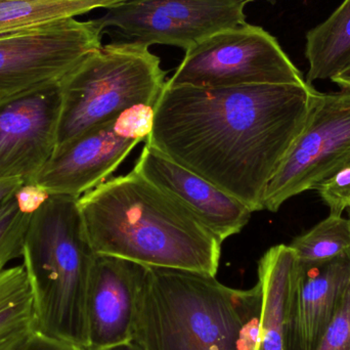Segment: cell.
Segmentation results:
<instances>
[{"mask_svg": "<svg viewBox=\"0 0 350 350\" xmlns=\"http://www.w3.org/2000/svg\"><path fill=\"white\" fill-rule=\"evenodd\" d=\"M298 271L299 261L290 245L271 247L259 260L262 306L256 350H292V308Z\"/></svg>", "mask_w": 350, "mask_h": 350, "instance_id": "cell-15", "label": "cell"}, {"mask_svg": "<svg viewBox=\"0 0 350 350\" xmlns=\"http://www.w3.org/2000/svg\"><path fill=\"white\" fill-rule=\"evenodd\" d=\"M150 47L113 41L86 55L59 81L62 107L55 153L139 105L155 107L166 84Z\"/></svg>", "mask_w": 350, "mask_h": 350, "instance_id": "cell-5", "label": "cell"}, {"mask_svg": "<svg viewBox=\"0 0 350 350\" xmlns=\"http://www.w3.org/2000/svg\"><path fill=\"white\" fill-rule=\"evenodd\" d=\"M49 193L36 183H23L14 193L16 202L23 211L33 214L49 198Z\"/></svg>", "mask_w": 350, "mask_h": 350, "instance_id": "cell-24", "label": "cell"}, {"mask_svg": "<svg viewBox=\"0 0 350 350\" xmlns=\"http://www.w3.org/2000/svg\"><path fill=\"white\" fill-rule=\"evenodd\" d=\"M349 220H350V218H349Z\"/></svg>", "mask_w": 350, "mask_h": 350, "instance_id": "cell-28", "label": "cell"}, {"mask_svg": "<svg viewBox=\"0 0 350 350\" xmlns=\"http://www.w3.org/2000/svg\"><path fill=\"white\" fill-rule=\"evenodd\" d=\"M98 350H141L133 341L129 342L119 343V345H111V347H104Z\"/></svg>", "mask_w": 350, "mask_h": 350, "instance_id": "cell-27", "label": "cell"}, {"mask_svg": "<svg viewBox=\"0 0 350 350\" xmlns=\"http://www.w3.org/2000/svg\"><path fill=\"white\" fill-rule=\"evenodd\" d=\"M257 0H126L98 20L117 40L189 51L208 37L246 24L245 8Z\"/></svg>", "mask_w": 350, "mask_h": 350, "instance_id": "cell-9", "label": "cell"}, {"mask_svg": "<svg viewBox=\"0 0 350 350\" xmlns=\"http://www.w3.org/2000/svg\"><path fill=\"white\" fill-rule=\"evenodd\" d=\"M261 287H226L215 275L150 267L133 341L141 350H256Z\"/></svg>", "mask_w": 350, "mask_h": 350, "instance_id": "cell-3", "label": "cell"}, {"mask_svg": "<svg viewBox=\"0 0 350 350\" xmlns=\"http://www.w3.org/2000/svg\"><path fill=\"white\" fill-rule=\"evenodd\" d=\"M314 350H350V281L338 310Z\"/></svg>", "mask_w": 350, "mask_h": 350, "instance_id": "cell-21", "label": "cell"}, {"mask_svg": "<svg viewBox=\"0 0 350 350\" xmlns=\"http://www.w3.org/2000/svg\"><path fill=\"white\" fill-rule=\"evenodd\" d=\"M316 92L308 83L208 88L166 81L147 145L260 211Z\"/></svg>", "mask_w": 350, "mask_h": 350, "instance_id": "cell-1", "label": "cell"}, {"mask_svg": "<svg viewBox=\"0 0 350 350\" xmlns=\"http://www.w3.org/2000/svg\"><path fill=\"white\" fill-rule=\"evenodd\" d=\"M0 350H84L81 347L70 345L64 341L57 340L45 336L36 330L27 333L24 336L12 341Z\"/></svg>", "mask_w": 350, "mask_h": 350, "instance_id": "cell-23", "label": "cell"}, {"mask_svg": "<svg viewBox=\"0 0 350 350\" xmlns=\"http://www.w3.org/2000/svg\"><path fill=\"white\" fill-rule=\"evenodd\" d=\"M139 143L123 135L114 119L82 133L53 154L32 183L49 195L79 199L114 174Z\"/></svg>", "mask_w": 350, "mask_h": 350, "instance_id": "cell-12", "label": "cell"}, {"mask_svg": "<svg viewBox=\"0 0 350 350\" xmlns=\"http://www.w3.org/2000/svg\"><path fill=\"white\" fill-rule=\"evenodd\" d=\"M306 83L332 80L350 66V0L306 34Z\"/></svg>", "mask_w": 350, "mask_h": 350, "instance_id": "cell-16", "label": "cell"}, {"mask_svg": "<svg viewBox=\"0 0 350 350\" xmlns=\"http://www.w3.org/2000/svg\"><path fill=\"white\" fill-rule=\"evenodd\" d=\"M31 217L32 214L21 209L14 196L0 209V271L10 261L22 257Z\"/></svg>", "mask_w": 350, "mask_h": 350, "instance_id": "cell-20", "label": "cell"}, {"mask_svg": "<svg viewBox=\"0 0 350 350\" xmlns=\"http://www.w3.org/2000/svg\"><path fill=\"white\" fill-rule=\"evenodd\" d=\"M332 81L336 83L341 90L350 92V66L345 71L338 74L336 77L333 78Z\"/></svg>", "mask_w": 350, "mask_h": 350, "instance_id": "cell-26", "label": "cell"}, {"mask_svg": "<svg viewBox=\"0 0 350 350\" xmlns=\"http://www.w3.org/2000/svg\"><path fill=\"white\" fill-rule=\"evenodd\" d=\"M133 170L193 212L221 242L242 232L253 213L230 193L147 144Z\"/></svg>", "mask_w": 350, "mask_h": 350, "instance_id": "cell-13", "label": "cell"}, {"mask_svg": "<svg viewBox=\"0 0 350 350\" xmlns=\"http://www.w3.org/2000/svg\"><path fill=\"white\" fill-rule=\"evenodd\" d=\"M126 0H0V35L108 10Z\"/></svg>", "mask_w": 350, "mask_h": 350, "instance_id": "cell-17", "label": "cell"}, {"mask_svg": "<svg viewBox=\"0 0 350 350\" xmlns=\"http://www.w3.org/2000/svg\"><path fill=\"white\" fill-rule=\"evenodd\" d=\"M24 180L20 178H0V209L16 193Z\"/></svg>", "mask_w": 350, "mask_h": 350, "instance_id": "cell-25", "label": "cell"}, {"mask_svg": "<svg viewBox=\"0 0 350 350\" xmlns=\"http://www.w3.org/2000/svg\"><path fill=\"white\" fill-rule=\"evenodd\" d=\"M77 203L94 254L149 267L217 273L224 242L193 212L135 170L105 181Z\"/></svg>", "mask_w": 350, "mask_h": 350, "instance_id": "cell-2", "label": "cell"}, {"mask_svg": "<svg viewBox=\"0 0 350 350\" xmlns=\"http://www.w3.org/2000/svg\"><path fill=\"white\" fill-rule=\"evenodd\" d=\"M350 163V92H316L306 125L265 189L263 209L277 212Z\"/></svg>", "mask_w": 350, "mask_h": 350, "instance_id": "cell-7", "label": "cell"}, {"mask_svg": "<svg viewBox=\"0 0 350 350\" xmlns=\"http://www.w3.org/2000/svg\"><path fill=\"white\" fill-rule=\"evenodd\" d=\"M350 281V253L312 265L299 262L292 308V350H314Z\"/></svg>", "mask_w": 350, "mask_h": 350, "instance_id": "cell-14", "label": "cell"}, {"mask_svg": "<svg viewBox=\"0 0 350 350\" xmlns=\"http://www.w3.org/2000/svg\"><path fill=\"white\" fill-rule=\"evenodd\" d=\"M167 83L215 88L306 81L273 35L246 23L215 33L185 51Z\"/></svg>", "mask_w": 350, "mask_h": 350, "instance_id": "cell-6", "label": "cell"}, {"mask_svg": "<svg viewBox=\"0 0 350 350\" xmlns=\"http://www.w3.org/2000/svg\"><path fill=\"white\" fill-rule=\"evenodd\" d=\"M149 269L127 259L94 254L86 294L85 350L131 341Z\"/></svg>", "mask_w": 350, "mask_h": 350, "instance_id": "cell-11", "label": "cell"}, {"mask_svg": "<svg viewBox=\"0 0 350 350\" xmlns=\"http://www.w3.org/2000/svg\"><path fill=\"white\" fill-rule=\"evenodd\" d=\"M105 32L98 18H72L0 35V102L61 81L102 46Z\"/></svg>", "mask_w": 350, "mask_h": 350, "instance_id": "cell-8", "label": "cell"}, {"mask_svg": "<svg viewBox=\"0 0 350 350\" xmlns=\"http://www.w3.org/2000/svg\"><path fill=\"white\" fill-rule=\"evenodd\" d=\"M77 200L51 195L32 214L22 257L37 332L85 350L86 294L94 252Z\"/></svg>", "mask_w": 350, "mask_h": 350, "instance_id": "cell-4", "label": "cell"}, {"mask_svg": "<svg viewBox=\"0 0 350 350\" xmlns=\"http://www.w3.org/2000/svg\"><path fill=\"white\" fill-rule=\"evenodd\" d=\"M34 329L32 291L24 265L0 271V349Z\"/></svg>", "mask_w": 350, "mask_h": 350, "instance_id": "cell-18", "label": "cell"}, {"mask_svg": "<svg viewBox=\"0 0 350 350\" xmlns=\"http://www.w3.org/2000/svg\"><path fill=\"white\" fill-rule=\"evenodd\" d=\"M298 261L304 265L325 262L350 253V220L329 215L312 230L292 241Z\"/></svg>", "mask_w": 350, "mask_h": 350, "instance_id": "cell-19", "label": "cell"}, {"mask_svg": "<svg viewBox=\"0 0 350 350\" xmlns=\"http://www.w3.org/2000/svg\"><path fill=\"white\" fill-rule=\"evenodd\" d=\"M59 82L0 102V178L32 183L57 147Z\"/></svg>", "mask_w": 350, "mask_h": 350, "instance_id": "cell-10", "label": "cell"}, {"mask_svg": "<svg viewBox=\"0 0 350 350\" xmlns=\"http://www.w3.org/2000/svg\"><path fill=\"white\" fill-rule=\"evenodd\" d=\"M319 195L330 208V215L342 216L350 209V163L317 187Z\"/></svg>", "mask_w": 350, "mask_h": 350, "instance_id": "cell-22", "label": "cell"}]
</instances>
